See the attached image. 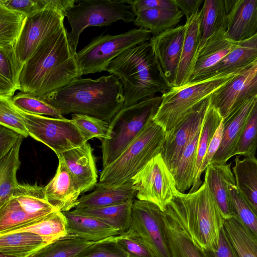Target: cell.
<instances>
[{
    "mask_svg": "<svg viewBox=\"0 0 257 257\" xmlns=\"http://www.w3.org/2000/svg\"><path fill=\"white\" fill-rule=\"evenodd\" d=\"M65 26L48 36L24 63L18 90L40 97L80 78Z\"/></svg>",
    "mask_w": 257,
    "mask_h": 257,
    "instance_id": "1",
    "label": "cell"
},
{
    "mask_svg": "<svg viewBox=\"0 0 257 257\" xmlns=\"http://www.w3.org/2000/svg\"><path fill=\"white\" fill-rule=\"evenodd\" d=\"M39 98L63 116L84 114L108 123L124 104L122 85L111 74L96 79L78 78Z\"/></svg>",
    "mask_w": 257,
    "mask_h": 257,
    "instance_id": "2",
    "label": "cell"
},
{
    "mask_svg": "<svg viewBox=\"0 0 257 257\" xmlns=\"http://www.w3.org/2000/svg\"><path fill=\"white\" fill-rule=\"evenodd\" d=\"M104 71L115 76L123 89V107L165 93L172 87L166 79L149 41L129 48L108 63Z\"/></svg>",
    "mask_w": 257,
    "mask_h": 257,
    "instance_id": "3",
    "label": "cell"
},
{
    "mask_svg": "<svg viewBox=\"0 0 257 257\" xmlns=\"http://www.w3.org/2000/svg\"><path fill=\"white\" fill-rule=\"evenodd\" d=\"M171 203L194 243L202 249H215L225 219L206 182L191 193L177 191Z\"/></svg>",
    "mask_w": 257,
    "mask_h": 257,
    "instance_id": "4",
    "label": "cell"
},
{
    "mask_svg": "<svg viewBox=\"0 0 257 257\" xmlns=\"http://www.w3.org/2000/svg\"><path fill=\"white\" fill-rule=\"evenodd\" d=\"M166 137L163 128L150 120L110 164L102 168L95 186L117 187L132 180L153 158L161 154Z\"/></svg>",
    "mask_w": 257,
    "mask_h": 257,
    "instance_id": "5",
    "label": "cell"
},
{
    "mask_svg": "<svg viewBox=\"0 0 257 257\" xmlns=\"http://www.w3.org/2000/svg\"><path fill=\"white\" fill-rule=\"evenodd\" d=\"M161 96H154L123 107L109 122L108 138L101 141L103 168L113 162L155 116Z\"/></svg>",
    "mask_w": 257,
    "mask_h": 257,
    "instance_id": "6",
    "label": "cell"
},
{
    "mask_svg": "<svg viewBox=\"0 0 257 257\" xmlns=\"http://www.w3.org/2000/svg\"><path fill=\"white\" fill-rule=\"evenodd\" d=\"M239 71L188 83L181 87H172L161 96V102L153 121L160 125L166 133H168L197 104L232 78Z\"/></svg>",
    "mask_w": 257,
    "mask_h": 257,
    "instance_id": "7",
    "label": "cell"
},
{
    "mask_svg": "<svg viewBox=\"0 0 257 257\" xmlns=\"http://www.w3.org/2000/svg\"><path fill=\"white\" fill-rule=\"evenodd\" d=\"M71 31L68 33L71 51L76 53L80 34L89 27L110 25L118 20L133 21L136 15L123 0H82L69 7L65 11Z\"/></svg>",
    "mask_w": 257,
    "mask_h": 257,
    "instance_id": "8",
    "label": "cell"
},
{
    "mask_svg": "<svg viewBox=\"0 0 257 257\" xmlns=\"http://www.w3.org/2000/svg\"><path fill=\"white\" fill-rule=\"evenodd\" d=\"M75 0H49L46 8L26 17L14 48L23 66L48 36L64 26L67 9Z\"/></svg>",
    "mask_w": 257,
    "mask_h": 257,
    "instance_id": "9",
    "label": "cell"
},
{
    "mask_svg": "<svg viewBox=\"0 0 257 257\" xmlns=\"http://www.w3.org/2000/svg\"><path fill=\"white\" fill-rule=\"evenodd\" d=\"M151 34L147 30L139 28L118 35H101L94 38L75 55L81 74L104 71L108 63L123 51L150 40Z\"/></svg>",
    "mask_w": 257,
    "mask_h": 257,
    "instance_id": "10",
    "label": "cell"
},
{
    "mask_svg": "<svg viewBox=\"0 0 257 257\" xmlns=\"http://www.w3.org/2000/svg\"><path fill=\"white\" fill-rule=\"evenodd\" d=\"M18 110L29 136L48 146L57 156L86 143L71 119L31 114Z\"/></svg>",
    "mask_w": 257,
    "mask_h": 257,
    "instance_id": "11",
    "label": "cell"
},
{
    "mask_svg": "<svg viewBox=\"0 0 257 257\" xmlns=\"http://www.w3.org/2000/svg\"><path fill=\"white\" fill-rule=\"evenodd\" d=\"M132 180L137 199L153 203L162 211L178 191L174 176L161 154L149 161Z\"/></svg>",
    "mask_w": 257,
    "mask_h": 257,
    "instance_id": "12",
    "label": "cell"
},
{
    "mask_svg": "<svg viewBox=\"0 0 257 257\" xmlns=\"http://www.w3.org/2000/svg\"><path fill=\"white\" fill-rule=\"evenodd\" d=\"M257 96V61L239 71L212 93L210 104L225 119L250 98Z\"/></svg>",
    "mask_w": 257,
    "mask_h": 257,
    "instance_id": "13",
    "label": "cell"
},
{
    "mask_svg": "<svg viewBox=\"0 0 257 257\" xmlns=\"http://www.w3.org/2000/svg\"><path fill=\"white\" fill-rule=\"evenodd\" d=\"M163 211L155 204L133 201L130 229L135 231L155 257H171L162 224Z\"/></svg>",
    "mask_w": 257,
    "mask_h": 257,
    "instance_id": "14",
    "label": "cell"
},
{
    "mask_svg": "<svg viewBox=\"0 0 257 257\" xmlns=\"http://www.w3.org/2000/svg\"><path fill=\"white\" fill-rule=\"evenodd\" d=\"M209 96L197 104L178 124L166 133L161 155L173 175L185 147L202 125L210 104Z\"/></svg>",
    "mask_w": 257,
    "mask_h": 257,
    "instance_id": "15",
    "label": "cell"
},
{
    "mask_svg": "<svg viewBox=\"0 0 257 257\" xmlns=\"http://www.w3.org/2000/svg\"><path fill=\"white\" fill-rule=\"evenodd\" d=\"M185 25L151 37L150 43L169 83L174 86L185 33Z\"/></svg>",
    "mask_w": 257,
    "mask_h": 257,
    "instance_id": "16",
    "label": "cell"
},
{
    "mask_svg": "<svg viewBox=\"0 0 257 257\" xmlns=\"http://www.w3.org/2000/svg\"><path fill=\"white\" fill-rule=\"evenodd\" d=\"M257 104V96L246 101L241 106L222 120V139L211 163L224 164L235 156L237 146L248 116Z\"/></svg>",
    "mask_w": 257,
    "mask_h": 257,
    "instance_id": "17",
    "label": "cell"
},
{
    "mask_svg": "<svg viewBox=\"0 0 257 257\" xmlns=\"http://www.w3.org/2000/svg\"><path fill=\"white\" fill-rule=\"evenodd\" d=\"M93 149L87 142L59 156L64 162L81 193L91 190L97 183V172Z\"/></svg>",
    "mask_w": 257,
    "mask_h": 257,
    "instance_id": "18",
    "label": "cell"
},
{
    "mask_svg": "<svg viewBox=\"0 0 257 257\" xmlns=\"http://www.w3.org/2000/svg\"><path fill=\"white\" fill-rule=\"evenodd\" d=\"M162 224L171 257H205L195 244L170 203L163 211Z\"/></svg>",
    "mask_w": 257,
    "mask_h": 257,
    "instance_id": "19",
    "label": "cell"
},
{
    "mask_svg": "<svg viewBox=\"0 0 257 257\" xmlns=\"http://www.w3.org/2000/svg\"><path fill=\"white\" fill-rule=\"evenodd\" d=\"M59 164L55 176L43 187L47 201L56 210L67 212L75 208L81 194L64 162L58 158Z\"/></svg>",
    "mask_w": 257,
    "mask_h": 257,
    "instance_id": "20",
    "label": "cell"
},
{
    "mask_svg": "<svg viewBox=\"0 0 257 257\" xmlns=\"http://www.w3.org/2000/svg\"><path fill=\"white\" fill-rule=\"evenodd\" d=\"M257 35V0H235L227 14L225 38L235 43Z\"/></svg>",
    "mask_w": 257,
    "mask_h": 257,
    "instance_id": "21",
    "label": "cell"
},
{
    "mask_svg": "<svg viewBox=\"0 0 257 257\" xmlns=\"http://www.w3.org/2000/svg\"><path fill=\"white\" fill-rule=\"evenodd\" d=\"M255 61H257V35L237 42L235 47L221 60L189 83L239 71Z\"/></svg>",
    "mask_w": 257,
    "mask_h": 257,
    "instance_id": "22",
    "label": "cell"
},
{
    "mask_svg": "<svg viewBox=\"0 0 257 257\" xmlns=\"http://www.w3.org/2000/svg\"><path fill=\"white\" fill-rule=\"evenodd\" d=\"M201 11L192 16L185 23L186 30L180 61L173 87L184 86L193 74L201 38Z\"/></svg>",
    "mask_w": 257,
    "mask_h": 257,
    "instance_id": "23",
    "label": "cell"
},
{
    "mask_svg": "<svg viewBox=\"0 0 257 257\" xmlns=\"http://www.w3.org/2000/svg\"><path fill=\"white\" fill-rule=\"evenodd\" d=\"M63 213L66 220V237L97 241L119 234L116 228L96 218L73 210Z\"/></svg>",
    "mask_w": 257,
    "mask_h": 257,
    "instance_id": "24",
    "label": "cell"
},
{
    "mask_svg": "<svg viewBox=\"0 0 257 257\" xmlns=\"http://www.w3.org/2000/svg\"><path fill=\"white\" fill-rule=\"evenodd\" d=\"M231 163L224 164L210 163L205 169L204 180L212 193L224 219L233 217L229 186L235 184L231 170Z\"/></svg>",
    "mask_w": 257,
    "mask_h": 257,
    "instance_id": "25",
    "label": "cell"
},
{
    "mask_svg": "<svg viewBox=\"0 0 257 257\" xmlns=\"http://www.w3.org/2000/svg\"><path fill=\"white\" fill-rule=\"evenodd\" d=\"M136 194L132 180L113 188L96 186L94 191L78 199L75 208H95L121 204L135 200Z\"/></svg>",
    "mask_w": 257,
    "mask_h": 257,
    "instance_id": "26",
    "label": "cell"
},
{
    "mask_svg": "<svg viewBox=\"0 0 257 257\" xmlns=\"http://www.w3.org/2000/svg\"><path fill=\"white\" fill-rule=\"evenodd\" d=\"M236 155L232 173L235 186L254 211L257 213V160L256 158L240 159Z\"/></svg>",
    "mask_w": 257,
    "mask_h": 257,
    "instance_id": "27",
    "label": "cell"
},
{
    "mask_svg": "<svg viewBox=\"0 0 257 257\" xmlns=\"http://www.w3.org/2000/svg\"><path fill=\"white\" fill-rule=\"evenodd\" d=\"M203 2L200 10L201 38L198 54L210 38L221 32H225L227 22L224 0H205Z\"/></svg>",
    "mask_w": 257,
    "mask_h": 257,
    "instance_id": "28",
    "label": "cell"
},
{
    "mask_svg": "<svg viewBox=\"0 0 257 257\" xmlns=\"http://www.w3.org/2000/svg\"><path fill=\"white\" fill-rule=\"evenodd\" d=\"M19 232L37 234L49 244L66 237V220L62 212L55 211L8 233Z\"/></svg>",
    "mask_w": 257,
    "mask_h": 257,
    "instance_id": "29",
    "label": "cell"
},
{
    "mask_svg": "<svg viewBox=\"0 0 257 257\" xmlns=\"http://www.w3.org/2000/svg\"><path fill=\"white\" fill-rule=\"evenodd\" d=\"M12 195L23 210L35 219L43 217L58 211L46 199L43 187L35 185L18 184Z\"/></svg>",
    "mask_w": 257,
    "mask_h": 257,
    "instance_id": "30",
    "label": "cell"
},
{
    "mask_svg": "<svg viewBox=\"0 0 257 257\" xmlns=\"http://www.w3.org/2000/svg\"><path fill=\"white\" fill-rule=\"evenodd\" d=\"M134 200L99 208H75L72 210L103 221L116 228L120 234L130 228L132 206Z\"/></svg>",
    "mask_w": 257,
    "mask_h": 257,
    "instance_id": "31",
    "label": "cell"
},
{
    "mask_svg": "<svg viewBox=\"0 0 257 257\" xmlns=\"http://www.w3.org/2000/svg\"><path fill=\"white\" fill-rule=\"evenodd\" d=\"M225 33L221 32L213 36L200 50L189 81L214 65L235 47L237 43L226 39Z\"/></svg>",
    "mask_w": 257,
    "mask_h": 257,
    "instance_id": "32",
    "label": "cell"
},
{
    "mask_svg": "<svg viewBox=\"0 0 257 257\" xmlns=\"http://www.w3.org/2000/svg\"><path fill=\"white\" fill-rule=\"evenodd\" d=\"M135 15L134 25L149 31L154 36L175 27L184 16L179 9L144 10L137 12Z\"/></svg>",
    "mask_w": 257,
    "mask_h": 257,
    "instance_id": "33",
    "label": "cell"
},
{
    "mask_svg": "<svg viewBox=\"0 0 257 257\" xmlns=\"http://www.w3.org/2000/svg\"><path fill=\"white\" fill-rule=\"evenodd\" d=\"M223 228L239 257H257V235L237 219H225Z\"/></svg>",
    "mask_w": 257,
    "mask_h": 257,
    "instance_id": "34",
    "label": "cell"
},
{
    "mask_svg": "<svg viewBox=\"0 0 257 257\" xmlns=\"http://www.w3.org/2000/svg\"><path fill=\"white\" fill-rule=\"evenodd\" d=\"M48 244L39 235L26 232L0 234V252L26 257Z\"/></svg>",
    "mask_w": 257,
    "mask_h": 257,
    "instance_id": "35",
    "label": "cell"
},
{
    "mask_svg": "<svg viewBox=\"0 0 257 257\" xmlns=\"http://www.w3.org/2000/svg\"><path fill=\"white\" fill-rule=\"evenodd\" d=\"M24 138H21L0 159V206L9 199L18 184L17 172L20 165V150Z\"/></svg>",
    "mask_w": 257,
    "mask_h": 257,
    "instance_id": "36",
    "label": "cell"
},
{
    "mask_svg": "<svg viewBox=\"0 0 257 257\" xmlns=\"http://www.w3.org/2000/svg\"><path fill=\"white\" fill-rule=\"evenodd\" d=\"M22 67L16 57L14 47H0V95L14 96L18 89Z\"/></svg>",
    "mask_w": 257,
    "mask_h": 257,
    "instance_id": "37",
    "label": "cell"
},
{
    "mask_svg": "<svg viewBox=\"0 0 257 257\" xmlns=\"http://www.w3.org/2000/svg\"><path fill=\"white\" fill-rule=\"evenodd\" d=\"M95 242L65 237L43 246L26 257H74Z\"/></svg>",
    "mask_w": 257,
    "mask_h": 257,
    "instance_id": "38",
    "label": "cell"
},
{
    "mask_svg": "<svg viewBox=\"0 0 257 257\" xmlns=\"http://www.w3.org/2000/svg\"><path fill=\"white\" fill-rule=\"evenodd\" d=\"M26 17L0 3V47H14Z\"/></svg>",
    "mask_w": 257,
    "mask_h": 257,
    "instance_id": "39",
    "label": "cell"
},
{
    "mask_svg": "<svg viewBox=\"0 0 257 257\" xmlns=\"http://www.w3.org/2000/svg\"><path fill=\"white\" fill-rule=\"evenodd\" d=\"M36 219L27 214L12 195L0 206V234L9 232Z\"/></svg>",
    "mask_w": 257,
    "mask_h": 257,
    "instance_id": "40",
    "label": "cell"
},
{
    "mask_svg": "<svg viewBox=\"0 0 257 257\" xmlns=\"http://www.w3.org/2000/svg\"><path fill=\"white\" fill-rule=\"evenodd\" d=\"M222 120V118L217 110L209 104L201 127L193 183L209 144Z\"/></svg>",
    "mask_w": 257,
    "mask_h": 257,
    "instance_id": "41",
    "label": "cell"
},
{
    "mask_svg": "<svg viewBox=\"0 0 257 257\" xmlns=\"http://www.w3.org/2000/svg\"><path fill=\"white\" fill-rule=\"evenodd\" d=\"M229 192L233 218L241 222L257 235V216L235 184H230Z\"/></svg>",
    "mask_w": 257,
    "mask_h": 257,
    "instance_id": "42",
    "label": "cell"
},
{
    "mask_svg": "<svg viewBox=\"0 0 257 257\" xmlns=\"http://www.w3.org/2000/svg\"><path fill=\"white\" fill-rule=\"evenodd\" d=\"M18 109L31 114L63 118L64 117L55 108L39 97L26 93H19L12 97Z\"/></svg>",
    "mask_w": 257,
    "mask_h": 257,
    "instance_id": "43",
    "label": "cell"
},
{
    "mask_svg": "<svg viewBox=\"0 0 257 257\" xmlns=\"http://www.w3.org/2000/svg\"><path fill=\"white\" fill-rule=\"evenodd\" d=\"M71 116V120L80 132L86 142L94 138L101 140L108 138V122L84 114H72Z\"/></svg>",
    "mask_w": 257,
    "mask_h": 257,
    "instance_id": "44",
    "label": "cell"
},
{
    "mask_svg": "<svg viewBox=\"0 0 257 257\" xmlns=\"http://www.w3.org/2000/svg\"><path fill=\"white\" fill-rule=\"evenodd\" d=\"M257 147V104L251 110L239 141L235 156L254 158Z\"/></svg>",
    "mask_w": 257,
    "mask_h": 257,
    "instance_id": "45",
    "label": "cell"
},
{
    "mask_svg": "<svg viewBox=\"0 0 257 257\" xmlns=\"http://www.w3.org/2000/svg\"><path fill=\"white\" fill-rule=\"evenodd\" d=\"M0 124L22 135L29 134L19 110L13 104L12 97L0 95Z\"/></svg>",
    "mask_w": 257,
    "mask_h": 257,
    "instance_id": "46",
    "label": "cell"
},
{
    "mask_svg": "<svg viewBox=\"0 0 257 257\" xmlns=\"http://www.w3.org/2000/svg\"><path fill=\"white\" fill-rule=\"evenodd\" d=\"M114 240L128 257H155L141 237L130 228L125 232L115 236Z\"/></svg>",
    "mask_w": 257,
    "mask_h": 257,
    "instance_id": "47",
    "label": "cell"
},
{
    "mask_svg": "<svg viewBox=\"0 0 257 257\" xmlns=\"http://www.w3.org/2000/svg\"><path fill=\"white\" fill-rule=\"evenodd\" d=\"M74 257H128L114 236L95 242Z\"/></svg>",
    "mask_w": 257,
    "mask_h": 257,
    "instance_id": "48",
    "label": "cell"
},
{
    "mask_svg": "<svg viewBox=\"0 0 257 257\" xmlns=\"http://www.w3.org/2000/svg\"><path fill=\"white\" fill-rule=\"evenodd\" d=\"M48 2V0H0V3L7 9L26 17L46 8Z\"/></svg>",
    "mask_w": 257,
    "mask_h": 257,
    "instance_id": "49",
    "label": "cell"
},
{
    "mask_svg": "<svg viewBox=\"0 0 257 257\" xmlns=\"http://www.w3.org/2000/svg\"><path fill=\"white\" fill-rule=\"evenodd\" d=\"M128 4L132 11L135 13L141 10H178L175 0H123Z\"/></svg>",
    "mask_w": 257,
    "mask_h": 257,
    "instance_id": "50",
    "label": "cell"
},
{
    "mask_svg": "<svg viewBox=\"0 0 257 257\" xmlns=\"http://www.w3.org/2000/svg\"><path fill=\"white\" fill-rule=\"evenodd\" d=\"M202 250L205 257H239L229 241L223 227L220 232L217 248L214 250Z\"/></svg>",
    "mask_w": 257,
    "mask_h": 257,
    "instance_id": "51",
    "label": "cell"
},
{
    "mask_svg": "<svg viewBox=\"0 0 257 257\" xmlns=\"http://www.w3.org/2000/svg\"><path fill=\"white\" fill-rule=\"evenodd\" d=\"M22 137L18 133L0 124V159L7 154Z\"/></svg>",
    "mask_w": 257,
    "mask_h": 257,
    "instance_id": "52",
    "label": "cell"
},
{
    "mask_svg": "<svg viewBox=\"0 0 257 257\" xmlns=\"http://www.w3.org/2000/svg\"><path fill=\"white\" fill-rule=\"evenodd\" d=\"M175 3L186 21L199 12V9L203 2L202 0H175Z\"/></svg>",
    "mask_w": 257,
    "mask_h": 257,
    "instance_id": "53",
    "label": "cell"
},
{
    "mask_svg": "<svg viewBox=\"0 0 257 257\" xmlns=\"http://www.w3.org/2000/svg\"><path fill=\"white\" fill-rule=\"evenodd\" d=\"M0 257H18V256H14V255H11L6 254H4V253H2L0 252Z\"/></svg>",
    "mask_w": 257,
    "mask_h": 257,
    "instance_id": "54",
    "label": "cell"
}]
</instances>
